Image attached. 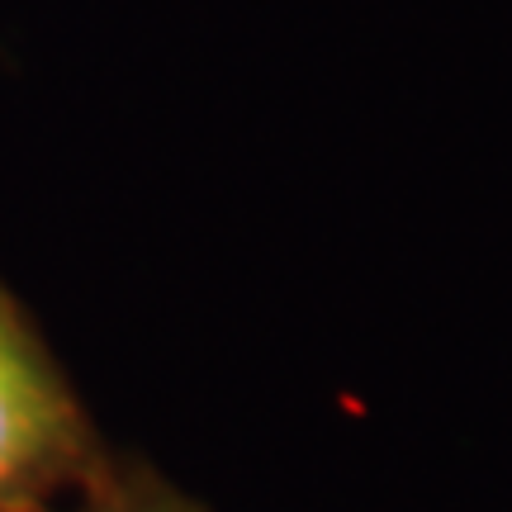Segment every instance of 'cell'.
Masks as SVG:
<instances>
[{"label": "cell", "mask_w": 512, "mask_h": 512, "mask_svg": "<svg viewBox=\"0 0 512 512\" xmlns=\"http://www.w3.org/2000/svg\"><path fill=\"white\" fill-rule=\"evenodd\" d=\"M110 460L53 351L0 285V512H53Z\"/></svg>", "instance_id": "obj_1"}, {"label": "cell", "mask_w": 512, "mask_h": 512, "mask_svg": "<svg viewBox=\"0 0 512 512\" xmlns=\"http://www.w3.org/2000/svg\"><path fill=\"white\" fill-rule=\"evenodd\" d=\"M72 512H204L176 484H166L143 460H110L100 475L76 494Z\"/></svg>", "instance_id": "obj_2"}]
</instances>
